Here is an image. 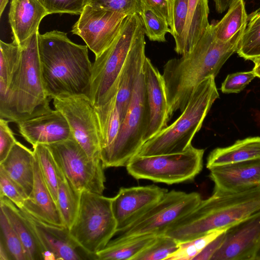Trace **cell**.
Here are the masks:
<instances>
[{
	"label": "cell",
	"mask_w": 260,
	"mask_h": 260,
	"mask_svg": "<svg viewBox=\"0 0 260 260\" xmlns=\"http://www.w3.org/2000/svg\"><path fill=\"white\" fill-rule=\"evenodd\" d=\"M246 26L223 42L216 38L213 25L209 24L189 53L166 62L162 76L170 119L177 111L182 112L195 88L206 78L215 77L228 59L237 52Z\"/></svg>",
	"instance_id": "6da1fadb"
},
{
	"label": "cell",
	"mask_w": 260,
	"mask_h": 260,
	"mask_svg": "<svg viewBox=\"0 0 260 260\" xmlns=\"http://www.w3.org/2000/svg\"><path fill=\"white\" fill-rule=\"evenodd\" d=\"M42 81L47 96H89L92 63L88 46L71 41L64 32L38 34Z\"/></svg>",
	"instance_id": "7a4b0ae2"
},
{
	"label": "cell",
	"mask_w": 260,
	"mask_h": 260,
	"mask_svg": "<svg viewBox=\"0 0 260 260\" xmlns=\"http://www.w3.org/2000/svg\"><path fill=\"white\" fill-rule=\"evenodd\" d=\"M260 211V186L234 193L214 192L164 234L178 243L232 226Z\"/></svg>",
	"instance_id": "3957f363"
},
{
	"label": "cell",
	"mask_w": 260,
	"mask_h": 260,
	"mask_svg": "<svg viewBox=\"0 0 260 260\" xmlns=\"http://www.w3.org/2000/svg\"><path fill=\"white\" fill-rule=\"evenodd\" d=\"M37 31L19 45V67L5 93L0 96V118L17 123L50 102L44 88Z\"/></svg>",
	"instance_id": "277c9868"
},
{
	"label": "cell",
	"mask_w": 260,
	"mask_h": 260,
	"mask_svg": "<svg viewBox=\"0 0 260 260\" xmlns=\"http://www.w3.org/2000/svg\"><path fill=\"white\" fill-rule=\"evenodd\" d=\"M219 96L215 77L206 78L195 88L180 116L144 143L137 155L152 156L185 151L191 145L194 135Z\"/></svg>",
	"instance_id": "5b68a950"
},
{
	"label": "cell",
	"mask_w": 260,
	"mask_h": 260,
	"mask_svg": "<svg viewBox=\"0 0 260 260\" xmlns=\"http://www.w3.org/2000/svg\"><path fill=\"white\" fill-rule=\"evenodd\" d=\"M143 27L137 13L127 16L111 45L92 64L89 98L95 107L117 94L120 77L133 43Z\"/></svg>",
	"instance_id": "8992f818"
},
{
	"label": "cell",
	"mask_w": 260,
	"mask_h": 260,
	"mask_svg": "<svg viewBox=\"0 0 260 260\" xmlns=\"http://www.w3.org/2000/svg\"><path fill=\"white\" fill-rule=\"evenodd\" d=\"M117 228L112 198L83 190L77 216L69 229L77 243L96 258V253L115 235Z\"/></svg>",
	"instance_id": "52a82bcc"
},
{
	"label": "cell",
	"mask_w": 260,
	"mask_h": 260,
	"mask_svg": "<svg viewBox=\"0 0 260 260\" xmlns=\"http://www.w3.org/2000/svg\"><path fill=\"white\" fill-rule=\"evenodd\" d=\"M147 103L143 71L134 86L127 112L112 146L102 152L104 168L126 167L145 143L149 124Z\"/></svg>",
	"instance_id": "ba28073f"
},
{
	"label": "cell",
	"mask_w": 260,
	"mask_h": 260,
	"mask_svg": "<svg viewBox=\"0 0 260 260\" xmlns=\"http://www.w3.org/2000/svg\"><path fill=\"white\" fill-rule=\"evenodd\" d=\"M204 149L191 145L177 153L152 156L136 155L126 166L128 173L136 179L167 184L193 180L202 171Z\"/></svg>",
	"instance_id": "9c48e42d"
},
{
	"label": "cell",
	"mask_w": 260,
	"mask_h": 260,
	"mask_svg": "<svg viewBox=\"0 0 260 260\" xmlns=\"http://www.w3.org/2000/svg\"><path fill=\"white\" fill-rule=\"evenodd\" d=\"M201 200L197 192L168 191L159 201L117 232L116 238L164 234L170 226L191 211Z\"/></svg>",
	"instance_id": "30bf717a"
},
{
	"label": "cell",
	"mask_w": 260,
	"mask_h": 260,
	"mask_svg": "<svg viewBox=\"0 0 260 260\" xmlns=\"http://www.w3.org/2000/svg\"><path fill=\"white\" fill-rule=\"evenodd\" d=\"M45 145L64 176L77 190L103 193L106 177L101 159L89 158L73 136Z\"/></svg>",
	"instance_id": "8fae6325"
},
{
	"label": "cell",
	"mask_w": 260,
	"mask_h": 260,
	"mask_svg": "<svg viewBox=\"0 0 260 260\" xmlns=\"http://www.w3.org/2000/svg\"><path fill=\"white\" fill-rule=\"evenodd\" d=\"M54 108L67 119L72 135L88 157L101 159L102 137L95 107L85 95L55 98Z\"/></svg>",
	"instance_id": "7c38bea8"
},
{
	"label": "cell",
	"mask_w": 260,
	"mask_h": 260,
	"mask_svg": "<svg viewBox=\"0 0 260 260\" xmlns=\"http://www.w3.org/2000/svg\"><path fill=\"white\" fill-rule=\"evenodd\" d=\"M80 15L72 32L83 40L95 57L113 43L127 16L89 5L84 6Z\"/></svg>",
	"instance_id": "4fadbf2b"
},
{
	"label": "cell",
	"mask_w": 260,
	"mask_h": 260,
	"mask_svg": "<svg viewBox=\"0 0 260 260\" xmlns=\"http://www.w3.org/2000/svg\"><path fill=\"white\" fill-rule=\"evenodd\" d=\"M49 103L16 123L20 134L32 147L55 143L72 136L66 118L58 110L51 109Z\"/></svg>",
	"instance_id": "5bb4252c"
},
{
	"label": "cell",
	"mask_w": 260,
	"mask_h": 260,
	"mask_svg": "<svg viewBox=\"0 0 260 260\" xmlns=\"http://www.w3.org/2000/svg\"><path fill=\"white\" fill-rule=\"evenodd\" d=\"M260 248V211L231 226L211 260H255Z\"/></svg>",
	"instance_id": "9a60e30c"
},
{
	"label": "cell",
	"mask_w": 260,
	"mask_h": 260,
	"mask_svg": "<svg viewBox=\"0 0 260 260\" xmlns=\"http://www.w3.org/2000/svg\"><path fill=\"white\" fill-rule=\"evenodd\" d=\"M22 211L41 244L46 259H96L77 243L68 228L43 222Z\"/></svg>",
	"instance_id": "2e32d148"
},
{
	"label": "cell",
	"mask_w": 260,
	"mask_h": 260,
	"mask_svg": "<svg viewBox=\"0 0 260 260\" xmlns=\"http://www.w3.org/2000/svg\"><path fill=\"white\" fill-rule=\"evenodd\" d=\"M168 191L155 185L120 188L117 194L112 198L117 232L156 203Z\"/></svg>",
	"instance_id": "e0dca14e"
},
{
	"label": "cell",
	"mask_w": 260,
	"mask_h": 260,
	"mask_svg": "<svg viewBox=\"0 0 260 260\" xmlns=\"http://www.w3.org/2000/svg\"><path fill=\"white\" fill-rule=\"evenodd\" d=\"M209 170L214 192H238L260 186V157Z\"/></svg>",
	"instance_id": "ac0fdd59"
},
{
	"label": "cell",
	"mask_w": 260,
	"mask_h": 260,
	"mask_svg": "<svg viewBox=\"0 0 260 260\" xmlns=\"http://www.w3.org/2000/svg\"><path fill=\"white\" fill-rule=\"evenodd\" d=\"M143 73L149 116L145 143L166 128L170 119L162 74L147 57L145 59Z\"/></svg>",
	"instance_id": "d6986e66"
},
{
	"label": "cell",
	"mask_w": 260,
	"mask_h": 260,
	"mask_svg": "<svg viewBox=\"0 0 260 260\" xmlns=\"http://www.w3.org/2000/svg\"><path fill=\"white\" fill-rule=\"evenodd\" d=\"M145 35L143 27L133 43L120 77L116 106L121 123L128 108L137 80L143 69L146 57Z\"/></svg>",
	"instance_id": "ffe728a7"
},
{
	"label": "cell",
	"mask_w": 260,
	"mask_h": 260,
	"mask_svg": "<svg viewBox=\"0 0 260 260\" xmlns=\"http://www.w3.org/2000/svg\"><path fill=\"white\" fill-rule=\"evenodd\" d=\"M48 14L38 0H11L8 16L13 41L20 44L38 31L41 21Z\"/></svg>",
	"instance_id": "44dd1931"
},
{
	"label": "cell",
	"mask_w": 260,
	"mask_h": 260,
	"mask_svg": "<svg viewBox=\"0 0 260 260\" xmlns=\"http://www.w3.org/2000/svg\"><path fill=\"white\" fill-rule=\"evenodd\" d=\"M34 171V187L22 210L43 222L56 226H64L57 205L43 179L36 156Z\"/></svg>",
	"instance_id": "7402d4cb"
},
{
	"label": "cell",
	"mask_w": 260,
	"mask_h": 260,
	"mask_svg": "<svg viewBox=\"0 0 260 260\" xmlns=\"http://www.w3.org/2000/svg\"><path fill=\"white\" fill-rule=\"evenodd\" d=\"M35 161L34 151L17 141L0 163V167L23 189L27 198L34 187Z\"/></svg>",
	"instance_id": "603a6c76"
},
{
	"label": "cell",
	"mask_w": 260,
	"mask_h": 260,
	"mask_svg": "<svg viewBox=\"0 0 260 260\" xmlns=\"http://www.w3.org/2000/svg\"><path fill=\"white\" fill-rule=\"evenodd\" d=\"M0 208L21 240L27 260L46 259L45 252L23 211L5 197H0Z\"/></svg>",
	"instance_id": "cb8c5ba5"
},
{
	"label": "cell",
	"mask_w": 260,
	"mask_h": 260,
	"mask_svg": "<svg viewBox=\"0 0 260 260\" xmlns=\"http://www.w3.org/2000/svg\"><path fill=\"white\" fill-rule=\"evenodd\" d=\"M260 157V137L239 140L225 147L216 148L208 156L206 167L236 163Z\"/></svg>",
	"instance_id": "d4e9b609"
},
{
	"label": "cell",
	"mask_w": 260,
	"mask_h": 260,
	"mask_svg": "<svg viewBox=\"0 0 260 260\" xmlns=\"http://www.w3.org/2000/svg\"><path fill=\"white\" fill-rule=\"evenodd\" d=\"M209 13L208 0H188L181 55L189 53L204 34L210 24Z\"/></svg>",
	"instance_id": "484cf974"
},
{
	"label": "cell",
	"mask_w": 260,
	"mask_h": 260,
	"mask_svg": "<svg viewBox=\"0 0 260 260\" xmlns=\"http://www.w3.org/2000/svg\"><path fill=\"white\" fill-rule=\"evenodd\" d=\"M157 236L141 235L125 238H116L96 253L98 260H134L152 244Z\"/></svg>",
	"instance_id": "4316f807"
},
{
	"label": "cell",
	"mask_w": 260,
	"mask_h": 260,
	"mask_svg": "<svg viewBox=\"0 0 260 260\" xmlns=\"http://www.w3.org/2000/svg\"><path fill=\"white\" fill-rule=\"evenodd\" d=\"M247 18L244 1L232 0L223 17L213 24L216 38L223 42L229 41L246 25Z\"/></svg>",
	"instance_id": "83f0119b"
},
{
	"label": "cell",
	"mask_w": 260,
	"mask_h": 260,
	"mask_svg": "<svg viewBox=\"0 0 260 260\" xmlns=\"http://www.w3.org/2000/svg\"><path fill=\"white\" fill-rule=\"evenodd\" d=\"M81 192L64 176L59 179L56 205L64 226L70 229L77 216Z\"/></svg>",
	"instance_id": "f1b7e54d"
},
{
	"label": "cell",
	"mask_w": 260,
	"mask_h": 260,
	"mask_svg": "<svg viewBox=\"0 0 260 260\" xmlns=\"http://www.w3.org/2000/svg\"><path fill=\"white\" fill-rule=\"evenodd\" d=\"M0 260H27L21 240L1 208Z\"/></svg>",
	"instance_id": "f546056e"
},
{
	"label": "cell",
	"mask_w": 260,
	"mask_h": 260,
	"mask_svg": "<svg viewBox=\"0 0 260 260\" xmlns=\"http://www.w3.org/2000/svg\"><path fill=\"white\" fill-rule=\"evenodd\" d=\"M32 148L43 179L56 204L58 181L64 175L57 166L50 151L45 145L38 144Z\"/></svg>",
	"instance_id": "4dcf8cb0"
},
{
	"label": "cell",
	"mask_w": 260,
	"mask_h": 260,
	"mask_svg": "<svg viewBox=\"0 0 260 260\" xmlns=\"http://www.w3.org/2000/svg\"><path fill=\"white\" fill-rule=\"evenodd\" d=\"M20 47L13 41L7 43L0 41V96L6 92L19 67Z\"/></svg>",
	"instance_id": "1f68e13d"
},
{
	"label": "cell",
	"mask_w": 260,
	"mask_h": 260,
	"mask_svg": "<svg viewBox=\"0 0 260 260\" xmlns=\"http://www.w3.org/2000/svg\"><path fill=\"white\" fill-rule=\"evenodd\" d=\"M237 52L245 59L260 55V8L248 15Z\"/></svg>",
	"instance_id": "d6a6232c"
},
{
	"label": "cell",
	"mask_w": 260,
	"mask_h": 260,
	"mask_svg": "<svg viewBox=\"0 0 260 260\" xmlns=\"http://www.w3.org/2000/svg\"><path fill=\"white\" fill-rule=\"evenodd\" d=\"M230 226L217 229L194 239L179 243L178 248L167 260H193L208 244Z\"/></svg>",
	"instance_id": "836d02e7"
},
{
	"label": "cell",
	"mask_w": 260,
	"mask_h": 260,
	"mask_svg": "<svg viewBox=\"0 0 260 260\" xmlns=\"http://www.w3.org/2000/svg\"><path fill=\"white\" fill-rule=\"evenodd\" d=\"M142 20L145 35L150 41L164 42L166 35L171 33L168 21L142 3L138 14Z\"/></svg>",
	"instance_id": "e575fe53"
},
{
	"label": "cell",
	"mask_w": 260,
	"mask_h": 260,
	"mask_svg": "<svg viewBox=\"0 0 260 260\" xmlns=\"http://www.w3.org/2000/svg\"><path fill=\"white\" fill-rule=\"evenodd\" d=\"M171 34L175 42V51L181 55L182 38L188 10V0H170Z\"/></svg>",
	"instance_id": "d590c367"
},
{
	"label": "cell",
	"mask_w": 260,
	"mask_h": 260,
	"mask_svg": "<svg viewBox=\"0 0 260 260\" xmlns=\"http://www.w3.org/2000/svg\"><path fill=\"white\" fill-rule=\"evenodd\" d=\"M179 243L173 238L162 234L137 255L134 260H167L178 248Z\"/></svg>",
	"instance_id": "8d00e7d4"
},
{
	"label": "cell",
	"mask_w": 260,
	"mask_h": 260,
	"mask_svg": "<svg viewBox=\"0 0 260 260\" xmlns=\"http://www.w3.org/2000/svg\"><path fill=\"white\" fill-rule=\"evenodd\" d=\"M86 5L127 16L139 14L142 8V0H85Z\"/></svg>",
	"instance_id": "74e56055"
},
{
	"label": "cell",
	"mask_w": 260,
	"mask_h": 260,
	"mask_svg": "<svg viewBox=\"0 0 260 260\" xmlns=\"http://www.w3.org/2000/svg\"><path fill=\"white\" fill-rule=\"evenodd\" d=\"M5 197L22 210L28 198L23 189L0 167V197Z\"/></svg>",
	"instance_id": "f35d334b"
},
{
	"label": "cell",
	"mask_w": 260,
	"mask_h": 260,
	"mask_svg": "<svg viewBox=\"0 0 260 260\" xmlns=\"http://www.w3.org/2000/svg\"><path fill=\"white\" fill-rule=\"evenodd\" d=\"M49 14L80 15L85 6V0H38Z\"/></svg>",
	"instance_id": "ab89813d"
},
{
	"label": "cell",
	"mask_w": 260,
	"mask_h": 260,
	"mask_svg": "<svg viewBox=\"0 0 260 260\" xmlns=\"http://www.w3.org/2000/svg\"><path fill=\"white\" fill-rule=\"evenodd\" d=\"M256 77L252 71L229 74L223 82L221 90L223 93H238Z\"/></svg>",
	"instance_id": "60d3db41"
},
{
	"label": "cell",
	"mask_w": 260,
	"mask_h": 260,
	"mask_svg": "<svg viewBox=\"0 0 260 260\" xmlns=\"http://www.w3.org/2000/svg\"><path fill=\"white\" fill-rule=\"evenodd\" d=\"M9 122V120L0 118V163L5 160L17 142Z\"/></svg>",
	"instance_id": "b9f144b4"
},
{
	"label": "cell",
	"mask_w": 260,
	"mask_h": 260,
	"mask_svg": "<svg viewBox=\"0 0 260 260\" xmlns=\"http://www.w3.org/2000/svg\"><path fill=\"white\" fill-rule=\"evenodd\" d=\"M143 4L166 19L170 24V0H142Z\"/></svg>",
	"instance_id": "7bdbcfd3"
},
{
	"label": "cell",
	"mask_w": 260,
	"mask_h": 260,
	"mask_svg": "<svg viewBox=\"0 0 260 260\" xmlns=\"http://www.w3.org/2000/svg\"><path fill=\"white\" fill-rule=\"evenodd\" d=\"M225 232L218 236L216 238L208 244L207 246L197 256L195 257L193 260L211 259L213 255L220 248L223 244L224 240Z\"/></svg>",
	"instance_id": "ee69618b"
},
{
	"label": "cell",
	"mask_w": 260,
	"mask_h": 260,
	"mask_svg": "<svg viewBox=\"0 0 260 260\" xmlns=\"http://www.w3.org/2000/svg\"><path fill=\"white\" fill-rule=\"evenodd\" d=\"M249 60H252L254 63L252 71L256 77L260 78V55L252 57Z\"/></svg>",
	"instance_id": "f6af8a7d"
},
{
	"label": "cell",
	"mask_w": 260,
	"mask_h": 260,
	"mask_svg": "<svg viewBox=\"0 0 260 260\" xmlns=\"http://www.w3.org/2000/svg\"><path fill=\"white\" fill-rule=\"evenodd\" d=\"M9 0H0V16H2L3 11L7 6Z\"/></svg>",
	"instance_id": "bcb514c9"
},
{
	"label": "cell",
	"mask_w": 260,
	"mask_h": 260,
	"mask_svg": "<svg viewBox=\"0 0 260 260\" xmlns=\"http://www.w3.org/2000/svg\"><path fill=\"white\" fill-rule=\"evenodd\" d=\"M255 260H260V248H259V251L256 255Z\"/></svg>",
	"instance_id": "7dc6e473"
}]
</instances>
